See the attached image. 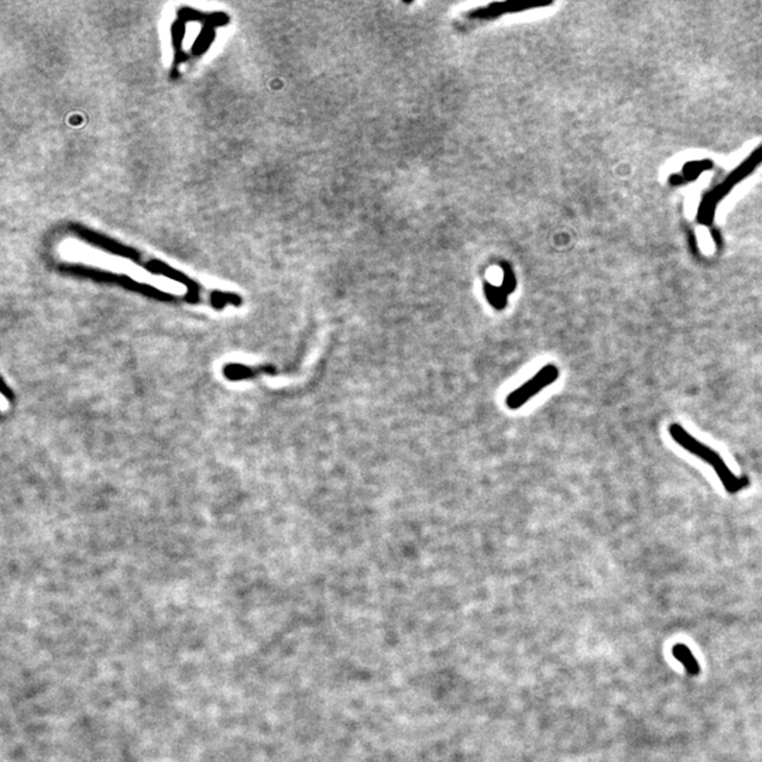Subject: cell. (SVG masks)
I'll use <instances>...</instances> for the list:
<instances>
[{"label": "cell", "instance_id": "obj_3", "mask_svg": "<svg viewBox=\"0 0 762 762\" xmlns=\"http://www.w3.org/2000/svg\"><path fill=\"white\" fill-rule=\"evenodd\" d=\"M672 654L674 656L684 665L685 671L691 675V676H698L700 674V666H698V659L695 658L694 652L685 645V644H676L674 645L672 648Z\"/></svg>", "mask_w": 762, "mask_h": 762}, {"label": "cell", "instance_id": "obj_1", "mask_svg": "<svg viewBox=\"0 0 762 762\" xmlns=\"http://www.w3.org/2000/svg\"><path fill=\"white\" fill-rule=\"evenodd\" d=\"M668 430H669L671 438L676 444H679L682 449H685L686 452H689L691 454L696 456L700 460L706 462L714 470V473L717 474L718 480L721 482L727 493L737 494L750 486V479L747 476H736L714 449L708 447L707 444H701L682 425L671 424Z\"/></svg>", "mask_w": 762, "mask_h": 762}, {"label": "cell", "instance_id": "obj_2", "mask_svg": "<svg viewBox=\"0 0 762 762\" xmlns=\"http://www.w3.org/2000/svg\"><path fill=\"white\" fill-rule=\"evenodd\" d=\"M559 376V370L554 365H548L544 369H541L531 380L527 381L524 385L512 391L506 400L508 408L518 410L521 408L527 401L534 398L541 390L547 388L549 384L557 381Z\"/></svg>", "mask_w": 762, "mask_h": 762}]
</instances>
